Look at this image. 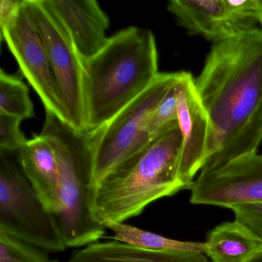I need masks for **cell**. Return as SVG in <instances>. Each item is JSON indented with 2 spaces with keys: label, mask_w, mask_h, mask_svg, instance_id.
Returning <instances> with one entry per match:
<instances>
[{
  "label": "cell",
  "mask_w": 262,
  "mask_h": 262,
  "mask_svg": "<svg viewBox=\"0 0 262 262\" xmlns=\"http://www.w3.org/2000/svg\"><path fill=\"white\" fill-rule=\"evenodd\" d=\"M167 10L179 26L213 43L256 28L255 23L239 17L228 0H171Z\"/></svg>",
  "instance_id": "obj_12"
},
{
  "label": "cell",
  "mask_w": 262,
  "mask_h": 262,
  "mask_svg": "<svg viewBox=\"0 0 262 262\" xmlns=\"http://www.w3.org/2000/svg\"><path fill=\"white\" fill-rule=\"evenodd\" d=\"M67 30L81 62L96 56L110 38V19L95 0H42Z\"/></svg>",
  "instance_id": "obj_11"
},
{
  "label": "cell",
  "mask_w": 262,
  "mask_h": 262,
  "mask_svg": "<svg viewBox=\"0 0 262 262\" xmlns=\"http://www.w3.org/2000/svg\"><path fill=\"white\" fill-rule=\"evenodd\" d=\"M176 88L178 123L182 136L179 176L189 188L208 159L211 122L191 73L179 72Z\"/></svg>",
  "instance_id": "obj_10"
},
{
  "label": "cell",
  "mask_w": 262,
  "mask_h": 262,
  "mask_svg": "<svg viewBox=\"0 0 262 262\" xmlns=\"http://www.w3.org/2000/svg\"><path fill=\"white\" fill-rule=\"evenodd\" d=\"M24 7L45 44L67 123L88 130L83 96L82 63L66 29L42 0H23Z\"/></svg>",
  "instance_id": "obj_7"
},
{
  "label": "cell",
  "mask_w": 262,
  "mask_h": 262,
  "mask_svg": "<svg viewBox=\"0 0 262 262\" xmlns=\"http://www.w3.org/2000/svg\"><path fill=\"white\" fill-rule=\"evenodd\" d=\"M67 262H210L204 253L151 251L118 241L97 242L76 250Z\"/></svg>",
  "instance_id": "obj_14"
},
{
  "label": "cell",
  "mask_w": 262,
  "mask_h": 262,
  "mask_svg": "<svg viewBox=\"0 0 262 262\" xmlns=\"http://www.w3.org/2000/svg\"><path fill=\"white\" fill-rule=\"evenodd\" d=\"M40 134L50 141L57 157L59 202L54 216L67 248L99 242L106 228L94 219L90 207L94 131L75 129L46 112Z\"/></svg>",
  "instance_id": "obj_4"
},
{
  "label": "cell",
  "mask_w": 262,
  "mask_h": 262,
  "mask_svg": "<svg viewBox=\"0 0 262 262\" xmlns=\"http://www.w3.org/2000/svg\"><path fill=\"white\" fill-rule=\"evenodd\" d=\"M22 2L23 0L0 1V30H4L14 19L20 10Z\"/></svg>",
  "instance_id": "obj_23"
},
{
  "label": "cell",
  "mask_w": 262,
  "mask_h": 262,
  "mask_svg": "<svg viewBox=\"0 0 262 262\" xmlns=\"http://www.w3.org/2000/svg\"><path fill=\"white\" fill-rule=\"evenodd\" d=\"M21 119L0 114V151L18 152L27 142L21 132Z\"/></svg>",
  "instance_id": "obj_20"
},
{
  "label": "cell",
  "mask_w": 262,
  "mask_h": 262,
  "mask_svg": "<svg viewBox=\"0 0 262 262\" xmlns=\"http://www.w3.org/2000/svg\"><path fill=\"white\" fill-rule=\"evenodd\" d=\"M189 189L194 205L232 209L262 203V155H247L219 168L201 170Z\"/></svg>",
  "instance_id": "obj_9"
},
{
  "label": "cell",
  "mask_w": 262,
  "mask_h": 262,
  "mask_svg": "<svg viewBox=\"0 0 262 262\" xmlns=\"http://www.w3.org/2000/svg\"><path fill=\"white\" fill-rule=\"evenodd\" d=\"M11 153L0 151V231L50 253L65 251L68 248L55 216Z\"/></svg>",
  "instance_id": "obj_5"
},
{
  "label": "cell",
  "mask_w": 262,
  "mask_h": 262,
  "mask_svg": "<svg viewBox=\"0 0 262 262\" xmlns=\"http://www.w3.org/2000/svg\"><path fill=\"white\" fill-rule=\"evenodd\" d=\"M17 153L24 174L45 208L54 215L59 202V165L54 148L40 134L27 140Z\"/></svg>",
  "instance_id": "obj_13"
},
{
  "label": "cell",
  "mask_w": 262,
  "mask_h": 262,
  "mask_svg": "<svg viewBox=\"0 0 262 262\" xmlns=\"http://www.w3.org/2000/svg\"><path fill=\"white\" fill-rule=\"evenodd\" d=\"M1 39L7 42L21 73L37 93L46 112L67 123L47 48L24 2L14 19L1 30Z\"/></svg>",
  "instance_id": "obj_8"
},
{
  "label": "cell",
  "mask_w": 262,
  "mask_h": 262,
  "mask_svg": "<svg viewBox=\"0 0 262 262\" xmlns=\"http://www.w3.org/2000/svg\"><path fill=\"white\" fill-rule=\"evenodd\" d=\"M0 262H59L50 252L0 231Z\"/></svg>",
  "instance_id": "obj_18"
},
{
  "label": "cell",
  "mask_w": 262,
  "mask_h": 262,
  "mask_svg": "<svg viewBox=\"0 0 262 262\" xmlns=\"http://www.w3.org/2000/svg\"><path fill=\"white\" fill-rule=\"evenodd\" d=\"M176 83L167 92L150 116L146 131L151 139L178 121Z\"/></svg>",
  "instance_id": "obj_19"
},
{
  "label": "cell",
  "mask_w": 262,
  "mask_h": 262,
  "mask_svg": "<svg viewBox=\"0 0 262 262\" xmlns=\"http://www.w3.org/2000/svg\"><path fill=\"white\" fill-rule=\"evenodd\" d=\"M248 262H262V252L259 253Z\"/></svg>",
  "instance_id": "obj_24"
},
{
  "label": "cell",
  "mask_w": 262,
  "mask_h": 262,
  "mask_svg": "<svg viewBox=\"0 0 262 262\" xmlns=\"http://www.w3.org/2000/svg\"><path fill=\"white\" fill-rule=\"evenodd\" d=\"M231 210L234 221L262 243V203L244 204Z\"/></svg>",
  "instance_id": "obj_21"
},
{
  "label": "cell",
  "mask_w": 262,
  "mask_h": 262,
  "mask_svg": "<svg viewBox=\"0 0 262 262\" xmlns=\"http://www.w3.org/2000/svg\"><path fill=\"white\" fill-rule=\"evenodd\" d=\"M88 130L102 128L145 92L159 75L154 34L132 27L108 39L96 56L82 62Z\"/></svg>",
  "instance_id": "obj_3"
},
{
  "label": "cell",
  "mask_w": 262,
  "mask_h": 262,
  "mask_svg": "<svg viewBox=\"0 0 262 262\" xmlns=\"http://www.w3.org/2000/svg\"><path fill=\"white\" fill-rule=\"evenodd\" d=\"M106 228L113 232V235L106 237L107 238L123 242L133 246L151 251H197L206 254L207 245L205 242L173 240L137 227L126 225L125 222L111 224Z\"/></svg>",
  "instance_id": "obj_16"
},
{
  "label": "cell",
  "mask_w": 262,
  "mask_h": 262,
  "mask_svg": "<svg viewBox=\"0 0 262 262\" xmlns=\"http://www.w3.org/2000/svg\"><path fill=\"white\" fill-rule=\"evenodd\" d=\"M179 73H159L150 86L118 113L108 123L94 131L91 188L111 170L140 151L150 141L146 131L151 113Z\"/></svg>",
  "instance_id": "obj_6"
},
{
  "label": "cell",
  "mask_w": 262,
  "mask_h": 262,
  "mask_svg": "<svg viewBox=\"0 0 262 262\" xmlns=\"http://www.w3.org/2000/svg\"><path fill=\"white\" fill-rule=\"evenodd\" d=\"M194 82L211 122L202 170L257 153L262 142V30L213 43Z\"/></svg>",
  "instance_id": "obj_1"
},
{
  "label": "cell",
  "mask_w": 262,
  "mask_h": 262,
  "mask_svg": "<svg viewBox=\"0 0 262 262\" xmlns=\"http://www.w3.org/2000/svg\"><path fill=\"white\" fill-rule=\"evenodd\" d=\"M228 4L239 17L262 27V0H228Z\"/></svg>",
  "instance_id": "obj_22"
},
{
  "label": "cell",
  "mask_w": 262,
  "mask_h": 262,
  "mask_svg": "<svg viewBox=\"0 0 262 262\" xmlns=\"http://www.w3.org/2000/svg\"><path fill=\"white\" fill-rule=\"evenodd\" d=\"M0 114L18 119L34 117V108L29 94V89L22 80L0 71Z\"/></svg>",
  "instance_id": "obj_17"
},
{
  "label": "cell",
  "mask_w": 262,
  "mask_h": 262,
  "mask_svg": "<svg viewBox=\"0 0 262 262\" xmlns=\"http://www.w3.org/2000/svg\"><path fill=\"white\" fill-rule=\"evenodd\" d=\"M182 147L177 121L115 167L90 189L94 219L105 228L124 223L152 202L187 188L179 176Z\"/></svg>",
  "instance_id": "obj_2"
},
{
  "label": "cell",
  "mask_w": 262,
  "mask_h": 262,
  "mask_svg": "<svg viewBox=\"0 0 262 262\" xmlns=\"http://www.w3.org/2000/svg\"><path fill=\"white\" fill-rule=\"evenodd\" d=\"M212 262H248L262 252V243L235 221L216 226L205 242Z\"/></svg>",
  "instance_id": "obj_15"
}]
</instances>
